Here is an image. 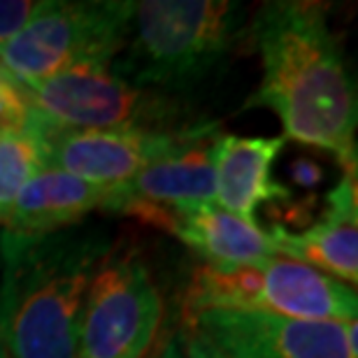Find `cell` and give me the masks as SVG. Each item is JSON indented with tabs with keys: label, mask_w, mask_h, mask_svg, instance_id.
<instances>
[{
	"label": "cell",
	"mask_w": 358,
	"mask_h": 358,
	"mask_svg": "<svg viewBox=\"0 0 358 358\" xmlns=\"http://www.w3.org/2000/svg\"><path fill=\"white\" fill-rule=\"evenodd\" d=\"M328 14V5L307 0H270L256 10L247 38L263 75L245 110L275 112L284 140L324 149L342 173H356V84Z\"/></svg>",
	"instance_id": "cell-1"
},
{
	"label": "cell",
	"mask_w": 358,
	"mask_h": 358,
	"mask_svg": "<svg viewBox=\"0 0 358 358\" xmlns=\"http://www.w3.org/2000/svg\"><path fill=\"white\" fill-rule=\"evenodd\" d=\"M114 249L100 226L0 233V345L10 358H77L93 275Z\"/></svg>",
	"instance_id": "cell-2"
},
{
	"label": "cell",
	"mask_w": 358,
	"mask_h": 358,
	"mask_svg": "<svg viewBox=\"0 0 358 358\" xmlns=\"http://www.w3.org/2000/svg\"><path fill=\"white\" fill-rule=\"evenodd\" d=\"M247 24L245 5L233 0L135 3L124 56L112 70L135 87L177 98L231 59Z\"/></svg>",
	"instance_id": "cell-3"
},
{
	"label": "cell",
	"mask_w": 358,
	"mask_h": 358,
	"mask_svg": "<svg viewBox=\"0 0 358 358\" xmlns=\"http://www.w3.org/2000/svg\"><path fill=\"white\" fill-rule=\"evenodd\" d=\"M261 312L312 321H356V289L284 256L252 266H198L182 298L184 324L200 312Z\"/></svg>",
	"instance_id": "cell-4"
},
{
	"label": "cell",
	"mask_w": 358,
	"mask_h": 358,
	"mask_svg": "<svg viewBox=\"0 0 358 358\" xmlns=\"http://www.w3.org/2000/svg\"><path fill=\"white\" fill-rule=\"evenodd\" d=\"M133 7L131 0H45L21 33L0 45V61L21 87L112 66L126 47Z\"/></svg>",
	"instance_id": "cell-5"
},
{
	"label": "cell",
	"mask_w": 358,
	"mask_h": 358,
	"mask_svg": "<svg viewBox=\"0 0 358 358\" xmlns=\"http://www.w3.org/2000/svg\"><path fill=\"white\" fill-rule=\"evenodd\" d=\"M163 321V298L140 249H112L91 279L77 358H149Z\"/></svg>",
	"instance_id": "cell-6"
},
{
	"label": "cell",
	"mask_w": 358,
	"mask_h": 358,
	"mask_svg": "<svg viewBox=\"0 0 358 358\" xmlns=\"http://www.w3.org/2000/svg\"><path fill=\"white\" fill-rule=\"evenodd\" d=\"M33 107L56 128H182V105L175 96L140 89L121 80L112 66H84L24 87Z\"/></svg>",
	"instance_id": "cell-7"
},
{
	"label": "cell",
	"mask_w": 358,
	"mask_h": 358,
	"mask_svg": "<svg viewBox=\"0 0 358 358\" xmlns=\"http://www.w3.org/2000/svg\"><path fill=\"white\" fill-rule=\"evenodd\" d=\"M42 117V114H40ZM217 124L198 121L182 128H100V131H68L45 119L42 145L45 166L80 177L84 182L117 189L131 182L154 161L175 152L196 135Z\"/></svg>",
	"instance_id": "cell-8"
},
{
	"label": "cell",
	"mask_w": 358,
	"mask_h": 358,
	"mask_svg": "<svg viewBox=\"0 0 358 358\" xmlns=\"http://www.w3.org/2000/svg\"><path fill=\"white\" fill-rule=\"evenodd\" d=\"M184 326L196 328L233 358H358L356 321L212 310Z\"/></svg>",
	"instance_id": "cell-9"
},
{
	"label": "cell",
	"mask_w": 358,
	"mask_h": 358,
	"mask_svg": "<svg viewBox=\"0 0 358 358\" xmlns=\"http://www.w3.org/2000/svg\"><path fill=\"white\" fill-rule=\"evenodd\" d=\"M117 214L170 233L198 252L210 266H252L277 254L268 228L221 210L219 205H147L128 203Z\"/></svg>",
	"instance_id": "cell-10"
},
{
	"label": "cell",
	"mask_w": 358,
	"mask_h": 358,
	"mask_svg": "<svg viewBox=\"0 0 358 358\" xmlns=\"http://www.w3.org/2000/svg\"><path fill=\"white\" fill-rule=\"evenodd\" d=\"M356 173L342 179L326 193L319 219L303 233L284 226H270L268 233L277 254L307 268H314L356 289L358 284V198Z\"/></svg>",
	"instance_id": "cell-11"
},
{
	"label": "cell",
	"mask_w": 358,
	"mask_h": 358,
	"mask_svg": "<svg viewBox=\"0 0 358 358\" xmlns=\"http://www.w3.org/2000/svg\"><path fill=\"white\" fill-rule=\"evenodd\" d=\"M284 145V135H214V189L221 210L256 224V212L263 203L291 198L286 186L272 182V166Z\"/></svg>",
	"instance_id": "cell-12"
},
{
	"label": "cell",
	"mask_w": 358,
	"mask_h": 358,
	"mask_svg": "<svg viewBox=\"0 0 358 358\" xmlns=\"http://www.w3.org/2000/svg\"><path fill=\"white\" fill-rule=\"evenodd\" d=\"M217 126L207 128L186 145L154 161L131 182L114 189L110 212L117 214L128 203L147 205H217L212 145Z\"/></svg>",
	"instance_id": "cell-13"
},
{
	"label": "cell",
	"mask_w": 358,
	"mask_h": 358,
	"mask_svg": "<svg viewBox=\"0 0 358 358\" xmlns=\"http://www.w3.org/2000/svg\"><path fill=\"white\" fill-rule=\"evenodd\" d=\"M114 189L96 186L61 170L45 168L14 200L0 233L47 235L80 226L91 212H110Z\"/></svg>",
	"instance_id": "cell-14"
},
{
	"label": "cell",
	"mask_w": 358,
	"mask_h": 358,
	"mask_svg": "<svg viewBox=\"0 0 358 358\" xmlns=\"http://www.w3.org/2000/svg\"><path fill=\"white\" fill-rule=\"evenodd\" d=\"M42 126L45 119L38 112V119L28 128H0V224L24 186L47 168Z\"/></svg>",
	"instance_id": "cell-15"
},
{
	"label": "cell",
	"mask_w": 358,
	"mask_h": 358,
	"mask_svg": "<svg viewBox=\"0 0 358 358\" xmlns=\"http://www.w3.org/2000/svg\"><path fill=\"white\" fill-rule=\"evenodd\" d=\"M38 119L26 89L10 75H0V128H28Z\"/></svg>",
	"instance_id": "cell-16"
},
{
	"label": "cell",
	"mask_w": 358,
	"mask_h": 358,
	"mask_svg": "<svg viewBox=\"0 0 358 358\" xmlns=\"http://www.w3.org/2000/svg\"><path fill=\"white\" fill-rule=\"evenodd\" d=\"M45 0H0V45L21 33Z\"/></svg>",
	"instance_id": "cell-17"
},
{
	"label": "cell",
	"mask_w": 358,
	"mask_h": 358,
	"mask_svg": "<svg viewBox=\"0 0 358 358\" xmlns=\"http://www.w3.org/2000/svg\"><path fill=\"white\" fill-rule=\"evenodd\" d=\"M177 338L186 358H233L191 326H184L182 331H177Z\"/></svg>",
	"instance_id": "cell-18"
},
{
	"label": "cell",
	"mask_w": 358,
	"mask_h": 358,
	"mask_svg": "<svg viewBox=\"0 0 358 358\" xmlns=\"http://www.w3.org/2000/svg\"><path fill=\"white\" fill-rule=\"evenodd\" d=\"M291 177L296 184L305 186V189H312V186H317L321 179H324V168H321L317 161L298 159L291 166Z\"/></svg>",
	"instance_id": "cell-19"
},
{
	"label": "cell",
	"mask_w": 358,
	"mask_h": 358,
	"mask_svg": "<svg viewBox=\"0 0 358 358\" xmlns=\"http://www.w3.org/2000/svg\"><path fill=\"white\" fill-rule=\"evenodd\" d=\"M154 358H186L184 352H182V345H179V338H177V333L175 335H170V338L163 342V345L156 349V354Z\"/></svg>",
	"instance_id": "cell-20"
},
{
	"label": "cell",
	"mask_w": 358,
	"mask_h": 358,
	"mask_svg": "<svg viewBox=\"0 0 358 358\" xmlns=\"http://www.w3.org/2000/svg\"><path fill=\"white\" fill-rule=\"evenodd\" d=\"M0 75H10V73H7V68L3 66V61H0ZM12 77V75H10Z\"/></svg>",
	"instance_id": "cell-21"
},
{
	"label": "cell",
	"mask_w": 358,
	"mask_h": 358,
	"mask_svg": "<svg viewBox=\"0 0 358 358\" xmlns=\"http://www.w3.org/2000/svg\"><path fill=\"white\" fill-rule=\"evenodd\" d=\"M0 358H10V354L5 352V349H3V345H0Z\"/></svg>",
	"instance_id": "cell-22"
},
{
	"label": "cell",
	"mask_w": 358,
	"mask_h": 358,
	"mask_svg": "<svg viewBox=\"0 0 358 358\" xmlns=\"http://www.w3.org/2000/svg\"><path fill=\"white\" fill-rule=\"evenodd\" d=\"M154 354H156V352H154ZM154 354H152V356H149V358H154Z\"/></svg>",
	"instance_id": "cell-23"
}]
</instances>
